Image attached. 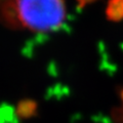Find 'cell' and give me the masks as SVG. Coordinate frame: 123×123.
<instances>
[{"label":"cell","mask_w":123,"mask_h":123,"mask_svg":"<svg viewBox=\"0 0 123 123\" xmlns=\"http://www.w3.org/2000/svg\"><path fill=\"white\" fill-rule=\"evenodd\" d=\"M20 25L34 32H50L65 23V0H14Z\"/></svg>","instance_id":"1"},{"label":"cell","mask_w":123,"mask_h":123,"mask_svg":"<svg viewBox=\"0 0 123 123\" xmlns=\"http://www.w3.org/2000/svg\"><path fill=\"white\" fill-rule=\"evenodd\" d=\"M106 15L109 21L120 22L123 20V0H109L106 7Z\"/></svg>","instance_id":"2"},{"label":"cell","mask_w":123,"mask_h":123,"mask_svg":"<svg viewBox=\"0 0 123 123\" xmlns=\"http://www.w3.org/2000/svg\"><path fill=\"white\" fill-rule=\"evenodd\" d=\"M36 110V105L33 101H23L18 107V112L20 116L28 118L32 116Z\"/></svg>","instance_id":"3"},{"label":"cell","mask_w":123,"mask_h":123,"mask_svg":"<svg viewBox=\"0 0 123 123\" xmlns=\"http://www.w3.org/2000/svg\"><path fill=\"white\" fill-rule=\"evenodd\" d=\"M77 1H78V3L80 4V6L83 7V6H85V5H87V4H90V3L97 1V0H77Z\"/></svg>","instance_id":"4"}]
</instances>
